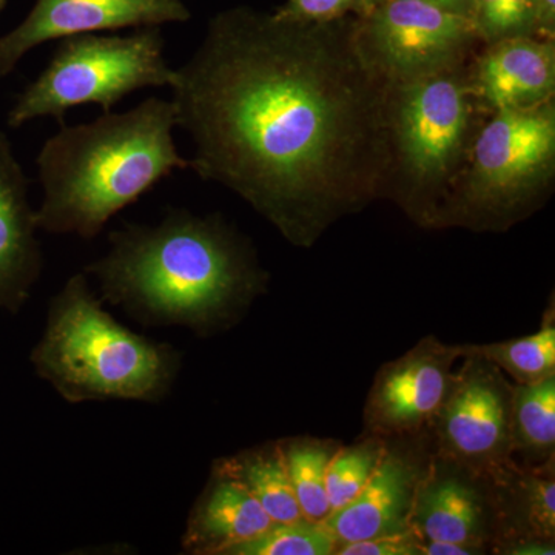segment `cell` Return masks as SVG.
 <instances>
[{
  "label": "cell",
  "instance_id": "cell-11",
  "mask_svg": "<svg viewBox=\"0 0 555 555\" xmlns=\"http://www.w3.org/2000/svg\"><path fill=\"white\" fill-rule=\"evenodd\" d=\"M462 349L423 341L379 374L366 409L382 433H406L440 414L452 382V364Z\"/></svg>",
  "mask_w": 555,
  "mask_h": 555
},
{
  "label": "cell",
  "instance_id": "cell-25",
  "mask_svg": "<svg viewBox=\"0 0 555 555\" xmlns=\"http://www.w3.org/2000/svg\"><path fill=\"white\" fill-rule=\"evenodd\" d=\"M339 555H420L418 535L411 528L397 534L357 540L337 546Z\"/></svg>",
  "mask_w": 555,
  "mask_h": 555
},
{
  "label": "cell",
  "instance_id": "cell-13",
  "mask_svg": "<svg viewBox=\"0 0 555 555\" xmlns=\"http://www.w3.org/2000/svg\"><path fill=\"white\" fill-rule=\"evenodd\" d=\"M275 525L238 478L219 463L203 494L190 511L182 534V553L228 555Z\"/></svg>",
  "mask_w": 555,
  "mask_h": 555
},
{
  "label": "cell",
  "instance_id": "cell-1",
  "mask_svg": "<svg viewBox=\"0 0 555 555\" xmlns=\"http://www.w3.org/2000/svg\"><path fill=\"white\" fill-rule=\"evenodd\" d=\"M341 53L299 21L233 10L175 68L170 102L195 144L190 169L238 193L294 243L366 189L377 113Z\"/></svg>",
  "mask_w": 555,
  "mask_h": 555
},
{
  "label": "cell",
  "instance_id": "cell-3",
  "mask_svg": "<svg viewBox=\"0 0 555 555\" xmlns=\"http://www.w3.org/2000/svg\"><path fill=\"white\" fill-rule=\"evenodd\" d=\"M175 127L173 105L160 98L93 122L61 124L36 159L43 189L39 230L94 240L164 178L190 169L175 145Z\"/></svg>",
  "mask_w": 555,
  "mask_h": 555
},
{
  "label": "cell",
  "instance_id": "cell-19",
  "mask_svg": "<svg viewBox=\"0 0 555 555\" xmlns=\"http://www.w3.org/2000/svg\"><path fill=\"white\" fill-rule=\"evenodd\" d=\"M513 444L534 455L553 454L555 444V377L518 385L511 396Z\"/></svg>",
  "mask_w": 555,
  "mask_h": 555
},
{
  "label": "cell",
  "instance_id": "cell-6",
  "mask_svg": "<svg viewBox=\"0 0 555 555\" xmlns=\"http://www.w3.org/2000/svg\"><path fill=\"white\" fill-rule=\"evenodd\" d=\"M554 152L553 108L499 109L474 150V196L500 206L525 195L550 170Z\"/></svg>",
  "mask_w": 555,
  "mask_h": 555
},
{
  "label": "cell",
  "instance_id": "cell-5",
  "mask_svg": "<svg viewBox=\"0 0 555 555\" xmlns=\"http://www.w3.org/2000/svg\"><path fill=\"white\" fill-rule=\"evenodd\" d=\"M38 78L14 101L7 124L20 129L36 118H56L79 105L109 113L133 91L170 87L175 68L166 60L160 27H142L127 36L87 35L60 39Z\"/></svg>",
  "mask_w": 555,
  "mask_h": 555
},
{
  "label": "cell",
  "instance_id": "cell-7",
  "mask_svg": "<svg viewBox=\"0 0 555 555\" xmlns=\"http://www.w3.org/2000/svg\"><path fill=\"white\" fill-rule=\"evenodd\" d=\"M182 0H36L14 30L0 36V78L36 47L68 36L188 22Z\"/></svg>",
  "mask_w": 555,
  "mask_h": 555
},
{
  "label": "cell",
  "instance_id": "cell-8",
  "mask_svg": "<svg viewBox=\"0 0 555 555\" xmlns=\"http://www.w3.org/2000/svg\"><path fill=\"white\" fill-rule=\"evenodd\" d=\"M441 408V440L452 459L470 467H495L513 448L511 396L494 364L467 356Z\"/></svg>",
  "mask_w": 555,
  "mask_h": 555
},
{
  "label": "cell",
  "instance_id": "cell-20",
  "mask_svg": "<svg viewBox=\"0 0 555 555\" xmlns=\"http://www.w3.org/2000/svg\"><path fill=\"white\" fill-rule=\"evenodd\" d=\"M283 454L302 517L313 524H323L331 514L326 491L331 451L297 441L283 448Z\"/></svg>",
  "mask_w": 555,
  "mask_h": 555
},
{
  "label": "cell",
  "instance_id": "cell-28",
  "mask_svg": "<svg viewBox=\"0 0 555 555\" xmlns=\"http://www.w3.org/2000/svg\"><path fill=\"white\" fill-rule=\"evenodd\" d=\"M438 9L452 11V13L463 14L470 17V11H474V0H426Z\"/></svg>",
  "mask_w": 555,
  "mask_h": 555
},
{
  "label": "cell",
  "instance_id": "cell-22",
  "mask_svg": "<svg viewBox=\"0 0 555 555\" xmlns=\"http://www.w3.org/2000/svg\"><path fill=\"white\" fill-rule=\"evenodd\" d=\"M383 454L385 452L378 444L366 443L332 455L326 476L331 513L341 509L360 494L361 489L374 474Z\"/></svg>",
  "mask_w": 555,
  "mask_h": 555
},
{
  "label": "cell",
  "instance_id": "cell-18",
  "mask_svg": "<svg viewBox=\"0 0 555 555\" xmlns=\"http://www.w3.org/2000/svg\"><path fill=\"white\" fill-rule=\"evenodd\" d=\"M462 356L485 358L511 375L518 385H534L555 377V327L546 323L542 331L528 337L495 345L460 347Z\"/></svg>",
  "mask_w": 555,
  "mask_h": 555
},
{
  "label": "cell",
  "instance_id": "cell-16",
  "mask_svg": "<svg viewBox=\"0 0 555 555\" xmlns=\"http://www.w3.org/2000/svg\"><path fill=\"white\" fill-rule=\"evenodd\" d=\"M411 516V529L420 539L480 547L483 506L477 492L459 478L427 485L416 495Z\"/></svg>",
  "mask_w": 555,
  "mask_h": 555
},
{
  "label": "cell",
  "instance_id": "cell-27",
  "mask_svg": "<svg viewBox=\"0 0 555 555\" xmlns=\"http://www.w3.org/2000/svg\"><path fill=\"white\" fill-rule=\"evenodd\" d=\"M418 550L420 554L426 555H469L477 554L480 547L441 542V540H423L418 537Z\"/></svg>",
  "mask_w": 555,
  "mask_h": 555
},
{
  "label": "cell",
  "instance_id": "cell-2",
  "mask_svg": "<svg viewBox=\"0 0 555 555\" xmlns=\"http://www.w3.org/2000/svg\"><path fill=\"white\" fill-rule=\"evenodd\" d=\"M83 269L102 301L137 323L215 334L238 320L262 275L238 236L215 217L173 208L158 224H127Z\"/></svg>",
  "mask_w": 555,
  "mask_h": 555
},
{
  "label": "cell",
  "instance_id": "cell-4",
  "mask_svg": "<svg viewBox=\"0 0 555 555\" xmlns=\"http://www.w3.org/2000/svg\"><path fill=\"white\" fill-rule=\"evenodd\" d=\"M89 276H69L51 298L42 337L33 347L36 375L69 404L160 403L182 367L181 352L130 331L109 315Z\"/></svg>",
  "mask_w": 555,
  "mask_h": 555
},
{
  "label": "cell",
  "instance_id": "cell-26",
  "mask_svg": "<svg viewBox=\"0 0 555 555\" xmlns=\"http://www.w3.org/2000/svg\"><path fill=\"white\" fill-rule=\"evenodd\" d=\"M350 0H291L280 16L287 20H328L347 9Z\"/></svg>",
  "mask_w": 555,
  "mask_h": 555
},
{
  "label": "cell",
  "instance_id": "cell-29",
  "mask_svg": "<svg viewBox=\"0 0 555 555\" xmlns=\"http://www.w3.org/2000/svg\"><path fill=\"white\" fill-rule=\"evenodd\" d=\"M535 20L550 27L554 22L555 0H534Z\"/></svg>",
  "mask_w": 555,
  "mask_h": 555
},
{
  "label": "cell",
  "instance_id": "cell-23",
  "mask_svg": "<svg viewBox=\"0 0 555 555\" xmlns=\"http://www.w3.org/2000/svg\"><path fill=\"white\" fill-rule=\"evenodd\" d=\"M474 13L488 38H516L537 21L534 0H474Z\"/></svg>",
  "mask_w": 555,
  "mask_h": 555
},
{
  "label": "cell",
  "instance_id": "cell-30",
  "mask_svg": "<svg viewBox=\"0 0 555 555\" xmlns=\"http://www.w3.org/2000/svg\"><path fill=\"white\" fill-rule=\"evenodd\" d=\"M7 0H0V11L3 10V7H5Z\"/></svg>",
  "mask_w": 555,
  "mask_h": 555
},
{
  "label": "cell",
  "instance_id": "cell-12",
  "mask_svg": "<svg viewBox=\"0 0 555 555\" xmlns=\"http://www.w3.org/2000/svg\"><path fill=\"white\" fill-rule=\"evenodd\" d=\"M28 192L30 181L0 131V309L13 315L27 305L43 268Z\"/></svg>",
  "mask_w": 555,
  "mask_h": 555
},
{
  "label": "cell",
  "instance_id": "cell-15",
  "mask_svg": "<svg viewBox=\"0 0 555 555\" xmlns=\"http://www.w3.org/2000/svg\"><path fill=\"white\" fill-rule=\"evenodd\" d=\"M480 87L499 109L539 107L554 90V50L550 43L507 38L480 62Z\"/></svg>",
  "mask_w": 555,
  "mask_h": 555
},
{
  "label": "cell",
  "instance_id": "cell-10",
  "mask_svg": "<svg viewBox=\"0 0 555 555\" xmlns=\"http://www.w3.org/2000/svg\"><path fill=\"white\" fill-rule=\"evenodd\" d=\"M462 87L443 76H423L404 91L398 109V139L409 170L427 181L454 163L467 127Z\"/></svg>",
  "mask_w": 555,
  "mask_h": 555
},
{
  "label": "cell",
  "instance_id": "cell-9",
  "mask_svg": "<svg viewBox=\"0 0 555 555\" xmlns=\"http://www.w3.org/2000/svg\"><path fill=\"white\" fill-rule=\"evenodd\" d=\"M476 22L426 0H392L372 24L379 62L400 78L437 75L459 56Z\"/></svg>",
  "mask_w": 555,
  "mask_h": 555
},
{
  "label": "cell",
  "instance_id": "cell-17",
  "mask_svg": "<svg viewBox=\"0 0 555 555\" xmlns=\"http://www.w3.org/2000/svg\"><path fill=\"white\" fill-rule=\"evenodd\" d=\"M218 463L246 486L273 524L306 520L292 488L280 444L251 449Z\"/></svg>",
  "mask_w": 555,
  "mask_h": 555
},
{
  "label": "cell",
  "instance_id": "cell-14",
  "mask_svg": "<svg viewBox=\"0 0 555 555\" xmlns=\"http://www.w3.org/2000/svg\"><path fill=\"white\" fill-rule=\"evenodd\" d=\"M415 478L411 463L385 452L360 494L328 514L323 525L338 545L406 531L411 528Z\"/></svg>",
  "mask_w": 555,
  "mask_h": 555
},
{
  "label": "cell",
  "instance_id": "cell-24",
  "mask_svg": "<svg viewBox=\"0 0 555 555\" xmlns=\"http://www.w3.org/2000/svg\"><path fill=\"white\" fill-rule=\"evenodd\" d=\"M525 517L529 528L542 539L555 532V483L553 478L529 476L524 483Z\"/></svg>",
  "mask_w": 555,
  "mask_h": 555
},
{
  "label": "cell",
  "instance_id": "cell-21",
  "mask_svg": "<svg viewBox=\"0 0 555 555\" xmlns=\"http://www.w3.org/2000/svg\"><path fill=\"white\" fill-rule=\"evenodd\" d=\"M337 546L326 526L301 520L272 525L257 539L233 547L228 555H331Z\"/></svg>",
  "mask_w": 555,
  "mask_h": 555
}]
</instances>
